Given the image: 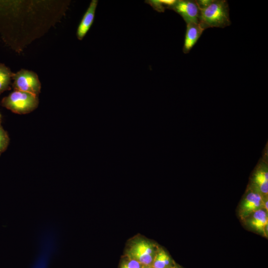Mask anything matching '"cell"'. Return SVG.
Wrapping results in <instances>:
<instances>
[{"label": "cell", "instance_id": "obj_6", "mask_svg": "<svg viewBox=\"0 0 268 268\" xmlns=\"http://www.w3.org/2000/svg\"><path fill=\"white\" fill-rule=\"evenodd\" d=\"M171 9L180 14L186 24L189 23H200L201 10L196 0H176Z\"/></svg>", "mask_w": 268, "mask_h": 268}, {"label": "cell", "instance_id": "obj_10", "mask_svg": "<svg viewBox=\"0 0 268 268\" xmlns=\"http://www.w3.org/2000/svg\"><path fill=\"white\" fill-rule=\"evenodd\" d=\"M247 222L249 225L255 231L265 235L267 234L268 227V212L261 208L250 215Z\"/></svg>", "mask_w": 268, "mask_h": 268}, {"label": "cell", "instance_id": "obj_11", "mask_svg": "<svg viewBox=\"0 0 268 268\" xmlns=\"http://www.w3.org/2000/svg\"><path fill=\"white\" fill-rule=\"evenodd\" d=\"M176 264L164 249L159 248L151 265L153 268H174Z\"/></svg>", "mask_w": 268, "mask_h": 268}, {"label": "cell", "instance_id": "obj_3", "mask_svg": "<svg viewBox=\"0 0 268 268\" xmlns=\"http://www.w3.org/2000/svg\"><path fill=\"white\" fill-rule=\"evenodd\" d=\"M159 248L146 239L137 237L128 246L125 257L135 260L144 266H151Z\"/></svg>", "mask_w": 268, "mask_h": 268}, {"label": "cell", "instance_id": "obj_7", "mask_svg": "<svg viewBox=\"0 0 268 268\" xmlns=\"http://www.w3.org/2000/svg\"><path fill=\"white\" fill-rule=\"evenodd\" d=\"M264 201L257 193H250L247 195L240 206L239 215L242 219L246 218L256 211L264 208Z\"/></svg>", "mask_w": 268, "mask_h": 268}, {"label": "cell", "instance_id": "obj_14", "mask_svg": "<svg viewBox=\"0 0 268 268\" xmlns=\"http://www.w3.org/2000/svg\"><path fill=\"white\" fill-rule=\"evenodd\" d=\"M255 182L259 186L261 192L265 194L268 192V176L266 172H258L255 177Z\"/></svg>", "mask_w": 268, "mask_h": 268}, {"label": "cell", "instance_id": "obj_15", "mask_svg": "<svg viewBox=\"0 0 268 268\" xmlns=\"http://www.w3.org/2000/svg\"><path fill=\"white\" fill-rule=\"evenodd\" d=\"M9 143V136L0 123V156L6 150Z\"/></svg>", "mask_w": 268, "mask_h": 268}, {"label": "cell", "instance_id": "obj_19", "mask_svg": "<svg viewBox=\"0 0 268 268\" xmlns=\"http://www.w3.org/2000/svg\"><path fill=\"white\" fill-rule=\"evenodd\" d=\"M174 268H181L176 265Z\"/></svg>", "mask_w": 268, "mask_h": 268}, {"label": "cell", "instance_id": "obj_20", "mask_svg": "<svg viewBox=\"0 0 268 268\" xmlns=\"http://www.w3.org/2000/svg\"></svg>", "mask_w": 268, "mask_h": 268}, {"label": "cell", "instance_id": "obj_2", "mask_svg": "<svg viewBox=\"0 0 268 268\" xmlns=\"http://www.w3.org/2000/svg\"><path fill=\"white\" fill-rule=\"evenodd\" d=\"M200 10L199 23L204 30L210 27L224 28L231 24L226 0H212L208 6Z\"/></svg>", "mask_w": 268, "mask_h": 268}, {"label": "cell", "instance_id": "obj_5", "mask_svg": "<svg viewBox=\"0 0 268 268\" xmlns=\"http://www.w3.org/2000/svg\"><path fill=\"white\" fill-rule=\"evenodd\" d=\"M12 86L15 90L29 93L38 96L41 90V83L37 74L30 70L21 69L13 73Z\"/></svg>", "mask_w": 268, "mask_h": 268}, {"label": "cell", "instance_id": "obj_18", "mask_svg": "<svg viewBox=\"0 0 268 268\" xmlns=\"http://www.w3.org/2000/svg\"><path fill=\"white\" fill-rule=\"evenodd\" d=\"M142 268H153L151 266H143Z\"/></svg>", "mask_w": 268, "mask_h": 268}, {"label": "cell", "instance_id": "obj_13", "mask_svg": "<svg viewBox=\"0 0 268 268\" xmlns=\"http://www.w3.org/2000/svg\"><path fill=\"white\" fill-rule=\"evenodd\" d=\"M176 0H153L147 1L155 10L158 12H163L165 9H171Z\"/></svg>", "mask_w": 268, "mask_h": 268}, {"label": "cell", "instance_id": "obj_17", "mask_svg": "<svg viewBox=\"0 0 268 268\" xmlns=\"http://www.w3.org/2000/svg\"><path fill=\"white\" fill-rule=\"evenodd\" d=\"M212 0H196L200 10L208 6L212 2Z\"/></svg>", "mask_w": 268, "mask_h": 268}, {"label": "cell", "instance_id": "obj_16", "mask_svg": "<svg viewBox=\"0 0 268 268\" xmlns=\"http://www.w3.org/2000/svg\"><path fill=\"white\" fill-rule=\"evenodd\" d=\"M144 265L139 262L125 257L120 264V268H142Z\"/></svg>", "mask_w": 268, "mask_h": 268}, {"label": "cell", "instance_id": "obj_1", "mask_svg": "<svg viewBox=\"0 0 268 268\" xmlns=\"http://www.w3.org/2000/svg\"><path fill=\"white\" fill-rule=\"evenodd\" d=\"M59 235L53 226L40 231L38 237V252L30 268H49L51 260L58 252Z\"/></svg>", "mask_w": 268, "mask_h": 268}, {"label": "cell", "instance_id": "obj_9", "mask_svg": "<svg viewBox=\"0 0 268 268\" xmlns=\"http://www.w3.org/2000/svg\"><path fill=\"white\" fill-rule=\"evenodd\" d=\"M204 29L200 23L187 24L183 51L188 54L195 45Z\"/></svg>", "mask_w": 268, "mask_h": 268}, {"label": "cell", "instance_id": "obj_4", "mask_svg": "<svg viewBox=\"0 0 268 268\" xmlns=\"http://www.w3.org/2000/svg\"><path fill=\"white\" fill-rule=\"evenodd\" d=\"M39 103L38 96L14 90L1 101L2 105L18 114H28L36 109Z\"/></svg>", "mask_w": 268, "mask_h": 268}, {"label": "cell", "instance_id": "obj_8", "mask_svg": "<svg viewBox=\"0 0 268 268\" xmlns=\"http://www.w3.org/2000/svg\"><path fill=\"white\" fill-rule=\"evenodd\" d=\"M97 3V0H92L90 2L77 29L76 36L78 39L82 40L92 25Z\"/></svg>", "mask_w": 268, "mask_h": 268}, {"label": "cell", "instance_id": "obj_12", "mask_svg": "<svg viewBox=\"0 0 268 268\" xmlns=\"http://www.w3.org/2000/svg\"><path fill=\"white\" fill-rule=\"evenodd\" d=\"M13 74L9 68L0 63V94L10 89V84Z\"/></svg>", "mask_w": 268, "mask_h": 268}]
</instances>
